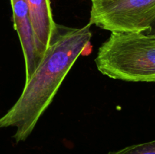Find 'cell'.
Segmentation results:
<instances>
[{
  "instance_id": "6da1fadb",
  "label": "cell",
  "mask_w": 155,
  "mask_h": 154,
  "mask_svg": "<svg viewBox=\"0 0 155 154\" xmlns=\"http://www.w3.org/2000/svg\"><path fill=\"white\" fill-rule=\"evenodd\" d=\"M91 24L73 28L57 24L49 46L12 108L0 118V128L15 127L16 143L24 141L52 102L76 60L91 48Z\"/></svg>"
},
{
  "instance_id": "7a4b0ae2",
  "label": "cell",
  "mask_w": 155,
  "mask_h": 154,
  "mask_svg": "<svg viewBox=\"0 0 155 154\" xmlns=\"http://www.w3.org/2000/svg\"><path fill=\"white\" fill-rule=\"evenodd\" d=\"M95 62L98 71L110 79L155 83V36L111 33Z\"/></svg>"
},
{
  "instance_id": "3957f363",
  "label": "cell",
  "mask_w": 155,
  "mask_h": 154,
  "mask_svg": "<svg viewBox=\"0 0 155 154\" xmlns=\"http://www.w3.org/2000/svg\"><path fill=\"white\" fill-rule=\"evenodd\" d=\"M154 21L155 0H96L89 24L111 33H144Z\"/></svg>"
},
{
  "instance_id": "277c9868",
  "label": "cell",
  "mask_w": 155,
  "mask_h": 154,
  "mask_svg": "<svg viewBox=\"0 0 155 154\" xmlns=\"http://www.w3.org/2000/svg\"><path fill=\"white\" fill-rule=\"evenodd\" d=\"M13 14L14 27L18 33L25 61L26 81L37 68L39 60L35 43V36L25 0H10Z\"/></svg>"
},
{
  "instance_id": "5b68a950",
  "label": "cell",
  "mask_w": 155,
  "mask_h": 154,
  "mask_svg": "<svg viewBox=\"0 0 155 154\" xmlns=\"http://www.w3.org/2000/svg\"><path fill=\"white\" fill-rule=\"evenodd\" d=\"M35 36L39 63L49 46L57 24L54 21L50 0H25Z\"/></svg>"
},
{
  "instance_id": "8992f818",
  "label": "cell",
  "mask_w": 155,
  "mask_h": 154,
  "mask_svg": "<svg viewBox=\"0 0 155 154\" xmlns=\"http://www.w3.org/2000/svg\"><path fill=\"white\" fill-rule=\"evenodd\" d=\"M106 154H155V140L138 144H133Z\"/></svg>"
},
{
  "instance_id": "52a82bcc",
  "label": "cell",
  "mask_w": 155,
  "mask_h": 154,
  "mask_svg": "<svg viewBox=\"0 0 155 154\" xmlns=\"http://www.w3.org/2000/svg\"><path fill=\"white\" fill-rule=\"evenodd\" d=\"M144 33L147 35H151V36H155V21L153 22V24H151V27L149 28V30H148L147 31L144 32Z\"/></svg>"
},
{
  "instance_id": "ba28073f",
  "label": "cell",
  "mask_w": 155,
  "mask_h": 154,
  "mask_svg": "<svg viewBox=\"0 0 155 154\" xmlns=\"http://www.w3.org/2000/svg\"><path fill=\"white\" fill-rule=\"evenodd\" d=\"M92 2H94V1H96V0H91Z\"/></svg>"
}]
</instances>
